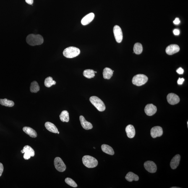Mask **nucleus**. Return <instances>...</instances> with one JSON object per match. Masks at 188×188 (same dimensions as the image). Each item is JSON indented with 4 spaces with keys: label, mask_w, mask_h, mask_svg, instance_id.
<instances>
[{
    "label": "nucleus",
    "mask_w": 188,
    "mask_h": 188,
    "mask_svg": "<svg viewBox=\"0 0 188 188\" xmlns=\"http://www.w3.org/2000/svg\"><path fill=\"white\" fill-rule=\"evenodd\" d=\"M126 131L128 137L129 138H132L135 136V130L133 126L132 125H129L126 126Z\"/></svg>",
    "instance_id": "nucleus-17"
},
{
    "label": "nucleus",
    "mask_w": 188,
    "mask_h": 188,
    "mask_svg": "<svg viewBox=\"0 0 188 188\" xmlns=\"http://www.w3.org/2000/svg\"><path fill=\"white\" fill-rule=\"evenodd\" d=\"M26 42L29 45L34 46L42 44L44 39L41 35L31 34L27 36Z\"/></svg>",
    "instance_id": "nucleus-1"
},
{
    "label": "nucleus",
    "mask_w": 188,
    "mask_h": 188,
    "mask_svg": "<svg viewBox=\"0 0 188 188\" xmlns=\"http://www.w3.org/2000/svg\"><path fill=\"white\" fill-rule=\"evenodd\" d=\"M114 71L109 68H105L103 72V77L105 79H109L112 77Z\"/></svg>",
    "instance_id": "nucleus-20"
},
{
    "label": "nucleus",
    "mask_w": 188,
    "mask_h": 188,
    "mask_svg": "<svg viewBox=\"0 0 188 188\" xmlns=\"http://www.w3.org/2000/svg\"><path fill=\"white\" fill-rule=\"evenodd\" d=\"M115 39L116 41L118 43H120L123 40V33L121 29L119 26H115L113 28Z\"/></svg>",
    "instance_id": "nucleus-7"
},
{
    "label": "nucleus",
    "mask_w": 188,
    "mask_h": 188,
    "mask_svg": "<svg viewBox=\"0 0 188 188\" xmlns=\"http://www.w3.org/2000/svg\"><path fill=\"white\" fill-rule=\"evenodd\" d=\"M176 72L179 74H183L184 73V70L182 68L180 67L176 70Z\"/></svg>",
    "instance_id": "nucleus-30"
},
{
    "label": "nucleus",
    "mask_w": 188,
    "mask_h": 188,
    "mask_svg": "<svg viewBox=\"0 0 188 188\" xmlns=\"http://www.w3.org/2000/svg\"><path fill=\"white\" fill-rule=\"evenodd\" d=\"M95 17V14L93 13L87 14L81 20L82 25L84 26L88 25L93 20Z\"/></svg>",
    "instance_id": "nucleus-16"
},
{
    "label": "nucleus",
    "mask_w": 188,
    "mask_h": 188,
    "mask_svg": "<svg viewBox=\"0 0 188 188\" xmlns=\"http://www.w3.org/2000/svg\"><path fill=\"white\" fill-rule=\"evenodd\" d=\"M97 73V72H95V73Z\"/></svg>",
    "instance_id": "nucleus-39"
},
{
    "label": "nucleus",
    "mask_w": 188,
    "mask_h": 188,
    "mask_svg": "<svg viewBox=\"0 0 188 188\" xmlns=\"http://www.w3.org/2000/svg\"><path fill=\"white\" fill-rule=\"evenodd\" d=\"M90 101L98 111H103L106 109L104 103L98 97L95 96L90 97Z\"/></svg>",
    "instance_id": "nucleus-4"
},
{
    "label": "nucleus",
    "mask_w": 188,
    "mask_h": 188,
    "mask_svg": "<svg viewBox=\"0 0 188 188\" xmlns=\"http://www.w3.org/2000/svg\"><path fill=\"white\" fill-rule=\"evenodd\" d=\"M0 104L2 106L8 107H12L14 105L13 101L8 100L6 98L4 99H0Z\"/></svg>",
    "instance_id": "nucleus-25"
},
{
    "label": "nucleus",
    "mask_w": 188,
    "mask_h": 188,
    "mask_svg": "<svg viewBox=\"0 0 188 188\" xmlns=\"http://www.w3.org/2000/svg\"><path fill=\"white\" fill-rule=\"evenodd\" d=\"M173 22V23L175 24V25H178L180 23V21L179 20V19L178 18H176Z\"/></svg>",
    "instance_id": "nucleus-33"
},
{
    "label": "nucleus",
    "mask_w": 188,
    "mask_h": 188,
    "mask_svg": "<svg viewBox=\"0 0 188 188\" xmlns=\"http://www.w3.org/2000/svg\"><path fill=\"white\" fill-rule=\"evenodd\" d=\"M144 111L147 115L152 116L156 112L157 108L153 104H149L146 106Z\"/></svg>",
    "instance_id": "nucleus-12"
},
{
    "label": "nucleus",
    "mask_w": 188,
    "mask_h": 188,
    "mask_svg": "<svg viewBox=\"0 0 188 188\" xmlns=\"http://www.w3.org/2000/svg\"><path fill=\"white\" fill-rule=\"evenodd\" d=\"M45 126L46 128L50 132L55 134L57 133L58 132L57 128L52 123L48 122L45 123Z\"/></svg>",
    "instance_id": "nucleus-19"
},
{
    "label": "nucleus",
    "mask_w": 188,
    "mask_h": 188,
    "mask_svg": "<svg viewBox=\"0 0 188 188\" xmlns=\"http://www.w3.org/2000/svg\"><path fill=\"white\" fill-rule=\"evenodd\" d=\"M167 100L168 103L171 105L177 104L180 101V98L178 95L175 94H169L167 96Z\"/></svg>",
    "instance_id": "nucleus-11"
},
{
    "label": "nucleus",
    "mask_w": 188,
    "mask_h": 188,
    "mask_svg": "<svg viewBox=\"0 0 188 188\" xmlns=\"http://www.w3.org/2000/svg\"><path fill=\"white\" fill-rule=\"evenodd\" d=\"M23 130L30 137L36 138L37 137V134L36 131L31 128L25 126L23 128Z\"/></svg>",
    "instance_id": "nucleus-18"
},
{
    "label": "nucleus",
    "mask_w": 188,
    "mask_h": 188,
    "mask_svg": "<svg viewBox=\"0 0 188 188\" xmlns=\"http://www.w3.org/2000/svg\"><path fill=\"white\" fill-rule=\"evenodd\" d=\"M65 181L69 185L72 186L73 187H77V183H76L73 180L71 179L70 178H67L65 179Z\"/></svg>",
    "instance_id": "nucleus-29"
},
{
    "label": "nucleus",
    "mask_w": 188,
    "mask_h": 188,
    "mask_svg": "<svg viewBox=\"0 0 188 188\" xmlns=\"http://www.w3.org/2000/svg\"><path fill=\"white\" fill-rule=\"evenodd\" d=\"M144 166L146 170L151 173L156 172L157 166L154 162L152 161H147L144 164Z\"/></svg>",
    "instance_id": "nucleus-9"
},
{
    "label": "nucleus",
    "mask_w": 188,
    "mask_h": 188,
    "mask_svg": "<svg viewBox=\"0 0 188 188\" xmlns=\"http://www.w3.org/2000/svg\"><path fill=\"white\" fill-rule=\"evenodd\" d=\"M40 87L36 81H34L31 84L30 91L32 93H37L39 91Z\"/></svg>",
    "instance_id": "nucleus-24"
},
{
    "label": "nucleus",
    "mask_w": 188,
    "mask_h": 188,
    "mask_svg": "<svg viewBox=\"0 0 188 188\" xmlns=\"http://www.w3.org/2000/svg\"><path fill=\"white\" fill-rule=\"evenodd\" d=\"M173 32L174 34L175 35H179L180 33L179 30L177 29H175L173 30Z\"/></svg>",
    "instance_id": "nucleus-34"
},
{
    "label": "nucleus",
    "mask_w": 188,
    "mask_h": 188,
    "mask_svg": "<svg viewBox=\"0 0 188 188\" xmlns=\"http://www.w3.org/2000/svg\"><path fill=\"white\" fill-rule=\"evenodd\" d=\"M82 162L84 166L89 168L96 167L98 162L96 158L89 155H85L82 158Z\"/></svg>",
    "instance_id": "nucleus-3"
},
{
    "label": "nucleus",
    "mask_w": 188,
    "mask_h": 188,
    "mask_svg": "<svg viewBox=\"0 0 188 188\" xmlns=\"http://www.w3.org/2000/svg\"><path fill=\"white\" fill-rule=\"evenodd\" d=\"M80 53V50L75 47L70 46L65 48L63 54L65 57L68 58H73L77 57Z\"/></svg>",
    "instance_id": "nucleus-2"
},
{
    "label": "nucleus",
    "mask_w": 188,
    "mask_h": 188,
    "mask_svg": "<svg viewBox=\"0 0 188 188\" xmlns=\"http://www.w3.org/2000/svg\"><path fill=\"white\" fill-rule=\"evenodd\" d=\"M23 150L24 153L23 158L25 160H28L31 157L34 156V150L30 146H25L24 147Z\"/></svg>",
    "instance_id": "nucleus-8"
},
{
    "label": "nucleus",
    "mask_w": 188,
    "mask_h": 188,
    "mask_svg": "<svg viewBox=\"0 0 188 188\" xmlns=\"http://www.w3.org/2000/svg\"><path fill=\"white\" fill-rule=\"evenodd\" d=\"M180 187H171V188H179Z\"/></svg>",
    "instance_id": "nucleus-36"
},
{
    "label": "nucleus",
    "mask_w": 188,
    "mask_h": 188,
    "mask_svg": "<svg viewBox=\"0 0 188 188\" xmlns=\"http://www.w3.org/2000/svg\"><path fill=\"white\" fill-rule=\"evenodd\" d=\"M143 50L142 45L140 43H136L134 47V52L137 54H140L142 53Z\"/></svg>",
    "instance_id": "nucleus-27"
},
{
    "label": "nucleus",
    "mask_w": 188,
    "mask_h": 188,
    "mask_svg": "<svg viewBox=\"0 0 188 188\" xmlns=\"http://www.w3.org/2000/svg\"><path fill=\"white\" fill-rule=\"evenodd\" d=\"M21 152L22 153H24V152L23 151V150H21Z\"/></svg>",
    "instance_id": "nucleus-37"
},
{
    "label": "nucleus",
    "mask_w": 188,
    "mask_h": 188,
    "mask_svg": "<svg viewBox=\"0 0 188 188\" xmlns=\"http://www.w3.org/2000/svg\"><path fill=\"white\" fill-rule=\"evenodd\" d=\"M185 79L184 78H179L177 81V83L179 85H181L183 83V82L184 81Z\"/></svg>",
    "instance_id": "nucleus-31"
},
{
    "label": "nucleus",
    "mask_w": 188,
    "mask_h": 188,
    "mask_svg": "<svg viewBox=\"0 0 188 188\" xmlns=\"http://www.w3.org/2000/svg\"><path fill=\"white\" fill-rule=\"evenodd\" d=\"M126 180L132 182L133 181H137L139 180V178L138 176L131 172L128 173L125 177Z\"/></svg>",
    "instance_id": "nucleus-22"
},
{
    "label": "nucleus",
    "mask_w": 188,
    "mask_h": 188,
    "mask_svg": "<svg viewBox=\"0 0 188 188\" xmlns=\"http://www.w3.org/2000/svg\"><path fill=\"white\" fill-rule=\"evenodd\" d=\"M3 171H4V167L2 163H0V177L2 175Z\"/></svg>",
    "instance_id": "nucleus-32"
},
{
    "label": "nucleus",
    "mask_w": 188,
    "mask_h": 188,
    "mask_svg": "<svg viewBox=\"0 0 188 188\" xmlns=\"http://www.w3.org/2000/svg\"><path fill=\"white\" fill-rule=\"evenodd\" d=\"M54 165L55 168L58 171L63 172L65 171L66 169V165L59 157H56L54 160Z\"/></svg>",
    "instance_id": "nucleus-6"
},
{
    "label": "nucleus",
    "mask_w": 188,
    "mask_h": 188,
    "mask_svg": "<svg viewBox=\"0 0 188 188\" xmlns=\"http://www.w3.org/2000/svg\"><path fill=\"white\" fill-rule=\"evenodd\" d=\"M101 147L102 150L105 153L111 155H114V150L109 146L106 144H103L102 145Z\"/></svg>",
    "instance_id": "nucleus-21"
},
{
    "label": "nucleus",
    "mask_w": 188,
    "mask_h": 188,
    "mask_svg": "<svg viewBox=\"0 0 188 188\" xmlns=\"http://www.w3.org/2000/svg\"><path fill=\"white\" fill-rule=\"evenodd\" d=\"M56 83V82L53 80L52 78L51 77H48L45 79L44 85L46 87H50L53 85H55Z\"/></svg>",
    "instance_id": "nucleus-28"
},
{
    "label": "nucleus",
    "mask_w": 188,
    "mask_h": 188,
    "mask_svg": "<svg viewBox=\"0 0 188 188\" xmlns=\"http://www.w3.org/2000/svg\"><path fill=\"white\" fill-rule=\"evenodd\" d=\"M60 118L61 121L62 122H68L69 120V114L67 111H62L60 115Z\"/></svg>",
    "instance_id": "nucleus-23"
},
{
    "label": "nucleus",
    "mask_w": 188,
    "mask_h": 188,
    "mask_svg": "<svg viewBox=\"0 0 188 188\" xmlns=\"http://www.w3.org/2000/svg\"><path fill=\"white\" fill-rule=\"evenodd\" d=\"M181 160V156L179 154L175 155L171 160L170 166L173 169H176L179 166Z\"/></svg>",
    "instance_id": "nucleus-15"
},
{
    "label": "nucleus",
    "mask_w": 188,
    "mask_h": 188,
    "mask_svg": "<svg viewBox=\"0 0 188 188\" xmlns=\"http://www.w3.org/2000/svg\"><path fill=\"white\" fill-rule=\"evenodd\" d=\"M57 133H58V134H59V131H58V132Z\"/></svg>",
    "instance_id": "nucleus-38"
},
{
    "label": "nucleus",
    "mask_w": 188,
    "mask_h": 188,
    "mask_svg": "<svg viewBox=\"0 0 188 188\" xmlns=\"http://www.w3.org/2000/svg\"><path fill=\"white\" fill-rule=\"evenodd\" d=\"M25 1L27 4L30 5H32L34 2V0H25Z\"/></svg>",
    "instance_id": "nucleus-35"
},
{
    "label": "nucleus",
    "mask_w": 188,
    "mask_h": 188,
    "mask_svg": "<svg viewBox=\"0 0 188 188\" xmlns=\"http://www.w3.org/2000/svg\"><path fill=\"white\" fill-rule=\"evenodd\" d=\"M180 48L176 44H171L168 46L166 48V52L168 55H172L177 53L179 51Z\"/></svg>",
    "instance_id": "nucleus-13"
},
{
    "label": "nucleus",
    "mask_w": 188,
    "mask_h": 188,
    "mask_svg": "<svg viewBox=\"0 0 188 188\" xmlns=\"http://www.w3.org/2000/svg\"><path fill=\"white\" fill-rule=\"evenodd\" d=\"M95 72L93 70L86 69L84 71L83 74L84 77L87 79H91L95 77Z\"/></svg>",
    "instance_id": "nucleus-26"
},
{
    "label": "nucleus",
    "mask_w": 188,
    "mask_h": 188,
    "mask_svg": "<svg viewBox=\"0 0 188 188\" xmlns=\"http://www.w3.org/2000/svg\"><path fill=\"white\" fill-rule=\"evenodd\" d=\"M81 124L84 129L88 130L91 129L93 128V126L91 123L87 121L84 117L83 116L81 115L79 116Z\"/></svg>",
    "instance_id": "nucleus-14"
},
{
    "label": "nucleus",
    "mask_w": 188,
    "mask_h": 188,
    "mask_svg": "<svg viewBox=\"0 0 188 188\" xmlns=\"http://www.w3.org/2000/svg\"><path fill=\"white\" fill-rule=\"evenodd\" d=\"M148 80L147 76L144 74H138L133 78L132 83L137 86H141L146 83Z\"/></svg>",
    "instance_id": "nucleus-5"
},
{
    "label": "nucleus",
    "mask_w": 188,
    "mask_h": 188,
    "mask_svg": "<svg viewBox=\"0 0 188 188\" xmlns=\"http://www.w3.org/2000/svg\"><path fill=\"white\" fill-rule=\"evenodd\" d=\"M163 134V129L160 126H156L152 128L150 130V134L154 138L161 137Z\"/></svg>",
    "instance_id": "nucleus-10"
}]
</instances>
